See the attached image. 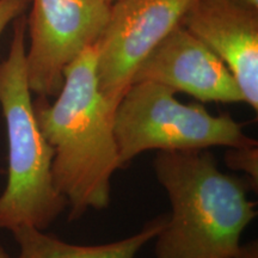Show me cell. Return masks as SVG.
I'll return each mask as SVG.
<instances>
[{
  "label": "cell",
  "instance_id": "6da1fadb",
  "mask_svg": "<svg viewBox=\"0 0 258 258\" xmlns=\"http://www.w3.org/2000/svg\"><path fill=\"white\" fill-rule=\"evenodd\" d=\"M44 138L53 148L54 185L66 199L69 220L110 205L111 178L122 169L114 134V112L97 79L96 44L67 67L53 102L34 99Z\"/></svg>",
  "mask_w": 258,
  "mask_h": 258
},
{
  "label": "cell",
  "instance_id": "7a4b0ae2",
  "mask_svg": "<svg viewBox=\"0 0 258 258\" xmlns=\"http://www.w3.org/2000/svg\"><path fill=\"white\" fill-rule=\"evenodd\" d=\"M158 182L172 213L157 235L156 258H232L257 217L247 178L227 175L208 150L159 151Z\"/></svg>",
  "mask_w": 258,
  "mask_h": 258
},
{
  "label": "cell",
  "instance_id": "3957f363",
  "mask_svg": "<svg viewBox=\"0 0 258 258\" xmlns=\"http://www.w3.org/2000/svg\"><path fill=\"white\" fill-rule=\"evenodd\" d=\"M27 21H15L9 54L0 62V108L8 135V180L0 194V230L46 231L67 208L53 180V148L34 110L25 62Z\"/></svg>",
  "mask_w": 258,
  "mask_h": 258
},
{
  "label": "cell",
  "instance_id": "277c9868",
  "mask_svg": "<svg viewBox=\"0 0 258 258\" xmlns=\"http://www.w3.org/2000/svg\"><path fill=\"white\" fill-rule=\"evenodd\" d=\"M112 125L121 167L146 151L257 145L230 114L213 115L198 103L185 104L175 91L152 82L129 86L116 106Z\"/></svg>",
  "mask_w": 258,
  "mask_h": 258
},
{
  "label": "cell",
  "instance_id": "5b68a950",
  "mask_svg": "<svg viewBox=\"0 0 258 258\" xmlns=\"http://www.w3.org/2000/svg\"><path fill=\"white\" fill-rule=\"evenodd\" d=\"M25 50L29 86L37 97H55L67 67L99 40L110 17L104 0H31Z\"/></svg>",
  "mask_w": 258,
  "mask_h": 258
},
{
  "label": "cell",
  "instance_id": "8992f818",
  "mask_svg": "<svg viewBox=\"0 0 258 258\" xmlns=\"http://www.w3.org/2000/svg\"><path fill=\"white\" fill-rule=\"evenodd\" d=\"M196 0H117L96 43L97 79L109 108L116 106L148 54L182 23Z\"/></svg>",
  "mask_w": 258,
  "mask_h": 258
},
{
  "label": "cell",
  "instance_id": "52a82bcc",
  "mask_svg": "<svg viewBox=\"0 0 258 258\" xmlns=\"http://www.w3.org/2000/svg\"><path fill=\"white\" fill-rule=\"evenodd\" d=\"M137 82L160 84L203 103H244L230 70L182 23L140 63L133 78Z\"/></svg>",
  "mask_w": 258,
  "mask_h": 258
},
{
  "label": "cell",
  "instance_id": "ba28073f",
  "mask_svg": "<svg viewBox=\"0 0 258 258\" xmlns=\"http://www.w3.org/2000/svg\"><path fill=\"white\" fill-rule=\"evenodd\" d=\"M182 25L226 64L244 97L258 109V6L246 0H196Z\"/></svg>",
  "mask_w": 258,
  "mask_h": 258
},
{
  "label": "cell",
  "instance_id": "9c48e42d",
  "mask_svg": "<svg viewBox=\"0 0 258 258\" xmlns=\"http://www.w3.org/2000/svg\"><path fill=\"white\" fill-rule=\"evenodd\" d=\"M166 220L167 217L160 215L131 237L101 245L71 244L37 228L19 227L11 232L19 249L15 258H135L160 233Z\"/></svg>",
  "mask_w": 258,
  "mask_h": 258
},
{
  "label": "cell",
  "instance_id": "30bf717a",
  "mask_svg": "<svg viewBox=\"0 0 258 258\" xmlns=\"http://www.w3.org/2000/svg\"><path fill=\"white\" fill-rule=\"evenodd\" d=\"M226 165L230 169L240 171L250 180L252 189L258 185V147L253 146L228 148L225 156Z\"/></svg>",
  "mask_w": 258,
  "mask_h": 258
},
{
  "label": "cell",
  "instance_id": "8fae6325",
  "mask_svg": "<svg viewBox=\"0 0 258 258\" xmlns=\"http://www.w3.org/2000/svg\"><path fill=\"white\" fill-rule=\"evenodd\" d=\"M31 0H0V36L10 24L24 15Z\"/></svg>",
  "mask_w": 258,
  "mask_h": 258
},
{
  "label": "cell",
  "instance_id": "7c38bea8",
  "mask_svg": "<svg viewBox=\"0 0 258 258\" xmlns=\"http://www.w3.org/2000/svg\"><path fill=\"white\" fill-rule=\"evenodd\" d=\"M232 258H258V243L250 241L247 244H243L239 252Z\"/></svg>",
  "mask_w": 258,
  "mask_h": 258
},
{
  "label": "cell",
  "instance_id": "4fadbf2b",
  "mask_svg": "<svg viewBox=\"0 0 258 258\" xmlns=\"http://www.w3.org/2000/svg\"><path fill=\"white\" fill-rule=\"evenodd\" d=\"M0 258H12L8 252H6V250L3 247L2 244H0Z\"/></svg>",
  "mask_w": 258,
  "mask_h": 258
},
{
  "label": "cell",
  "instance_id": "5bb4252c",
  "mask_svg": "<svg viewBox=\"0 0 258 258\" xmlns=\"http://www.w3.org/2000/svg\"><path fill=\"white\" fill-rule=\"evenodd\" d=\"M246 2L251 3V4H252V5H256V6H258V0H246Z\"/></svg>",
  "mask_w": 258,
  "mask_h": 258
},
{
  "label": "cell",
  "instance_id": "9a60e30c",
  "mask_svg": "<svg viewBox=\"0 0 258 258\" xmlns=\"http://www.w3.org/2000/svg\"><path fill=\"white\" fill-rule=\"evenodd\" d=\"M104 2H106V3H110V4H112V3L117 2V0H104Z\"/></svg>",
  "mask_w": 258,
  "mask_h": 258
}]
</instances>
